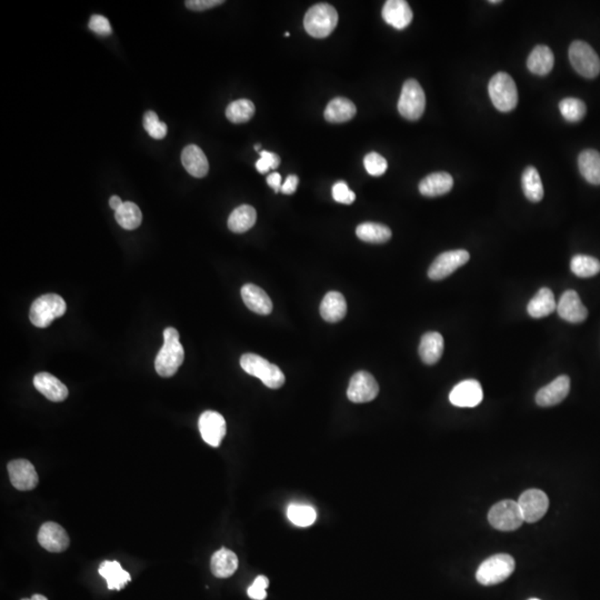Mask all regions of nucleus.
<instances>
[{
  "label": "nucleus",
  "mask_w": 600,
  "mask_h": 600,
  "mask_svg": "<svg viewBox=\"0 0 600 600\" xmlns=\"http://www.w3.org/2000/svg\"><path fill=\"white\" fill-rule=\"evenodd\" d=\"M389 222H391V217H384V219H382V223H384V226H389Z\"/></svg>",
  "instance_id": "26"
},
{
  "label": "nucleus",
  "mask_w": 600,
  "mask_h": 600,
  "mask_svg": "<svg viewBox=\"0 0 600 600\" xmlns=\"http://www.w3.org/2000/svg\"><path fill=\"white\" fill-rule=\"evenodd\" d=\"M50 579L73 600H97L104 590L101 580L73 558L54 562Z\"/></svg>",
  "instance_id": "8"
},
{
  "label": "nucleus",
  "mask_w": 600,
  "mask_h": 600,
  "mask_svg": "<svg viewBox=\"0 0 600 600\" xmlns=\"http://www.w3.org/2000/svg\"><path fill=\"white\" fill-rule=\"evenodd\" d=\"M506 15L494 5L469 9L455 28L459 47L471 57H489L506 39Z\"/></svg>",
  "instance_id": "3"
},
{
  "label": "nucleus",
  "mask_w": 600,
  "mask_h": 600,
  "mask_svg": "<svg viewBox=\"0 0 600 600\" xmlns=\"http://www.w3.org/2000/svg\"><path fill=\"white\" fill-rule=\"evenodd\" d=\"M597 168H599V171H600V146H599V150H597Z\"/></svg>",
  "instance_id": "25"
},
{
  "label": "nucleus",
  "mask_w": 600,
  "mask_h": 600,
  "mask_svg": "<svg viewBox=\"0 0 600 600\" xmlns=\"http://www.w3.org/2000/svg\"><path fill=\"white\" fill-rule=\"evenodd\" d=\"M172 327L178 339L184 341L185 344L200 346L212 337L214 321L204 305L189 302L175 318H172Z\"/></svg>",
  "instance_id": "13"
},
{
  "label": "nucleus",
  "mask_w": 600,
  "mask_h": 600,
  "mask_svg": "<svg viewBox=\"0 0 600 600\" xmlns=\"http://www.w3.org/2000/svg\"><path fill=\"white\" fill-rule=\"evenodd\" d=\"M447 276H449V269H447L443 262H436L430 266V269L427 270L426 276L423 279V289L427 292H439L442 289L443 284H446Z\"/></svg>",
  "instance_id": "22"
},
{
  "label": "nucleus",
  "mask_w": 600,
  "mask_h": 600,
  "mask_svg": "<svg viewBox=\"0 0 600 600\" xmlns=\"http://www.w3.org/2000/svg\"><path fill=\"white\" fill-rule=\"evenodd\" d=\"M216 191L222 203L231 209H244L251 203V187L242 184L234 169L228 165L216 172Z\"/></svg>",
  "instance_id": "15"
},
{
  "label": "nucleus",
  "mask_w": 600,
  "mask_h": 600,
  "mask_svg": "<svg viewBox=\"0 0 600 600\" xmlns=\"http://www.w3.org/2000/svg\"><path fill=\"white\" fill-rule=\"evenodd\" d=\"M419 245L420 238L417 232L401 228V226H392L391 238L384 242V254L391 261H399L404 255L414 254Z\"/></svg>",
  "instance_id": "19"
},
{
  "label": "nucleus",
  "mask_w": 600,
  "mask_h": 600,
  "mask_svg": "<svg viewBox=\"0 0 600 600\" xmlns=\"http://www.w3.org/2000/svg\"><path fill=\"white\" fill-rule=\"evenodd\" d=\"M367 458L388 472H404L408 468V452L397 436L384 427L370 426L362 432Z\"/></svg>",
  "instance_id": "7"
},
{
  "label": "nucleus",
  "mask_w": 600,
  "mask_h": 600,
  "mask_svg": "<svg viewBox=\"0 0 600 600\" xmlns=\"http://www.w3.org/2000/svg\"><path fill=\"white\" fill-rule=\"evenodd\" d=\"M382 165V158L376 150H354L341 161L339 175L347 184L366 185L379 177Z\"/></svg>",
  "instance_id": "14"
},
{
  "label": "nucleus",
  "mask_w": 600,
  "mask_h": 600,
  "mask_svg": "<svg viewBox=\"0 0 600 600\" xmlns=\"http://www.w3.org/2000/svg\"><path fill=\"white\" fill-rule=\"evenodd\" d=\"M499 297L506 304L526 308L534 299V292L531 287L523 284L519 274L507 273L499 280Z\"/></svg>",
  "instance_id": "18"
},
{
  "label": "nucleus",
  "mask_w": 600,
  "mask_h": 600,
  "mask_svg": "<svg viewBox=\"0 0 600 600\" xmlns=\"http://www.w3.org/2000/svg\"><path fill=\"white\" fill-rule=\"evenodd\" d=\"M569 589V579L561 564L551 557H538L523 574L520 593L523 600H561Z\"/></svg>",
  "instance_id": "5"
},
{
  "label": "nucleus",
  "mask_w": 600,
  "mask_h": 600,
  "mask_svg": "<svg viewBox=\"0 0 600 600\" xmlns=\"http://www.w3.org/2000/svg\"><path fill=\"white\" fill-rule=\"evenodd\" d=\"M279 11L292 18H305L335 5L334 0H280Z\"/></svg>",
  "instance_id": "21"
},
{
  "label": "nucleus",
  "mask_w": 600,
  "mask_h": 600,
  "mask_svg": "<svg viewBox=\"0 0 600 600\" xmlns=\"http://www.w3.org/2000/svg\"><path fill=\"white\" fill-rule=\"evenodd\" d=\"M184 300H182L181 296H177V293H169V296H165L164 309L172 318H175V315L184 309Z\"/></svg>",
  "instance_id": "24"
},
{
  "label": "nucleus",
  "mask_w": 600,
  "mask_h": 600,
  "mask_svg": "<svg viewBox=\"0 0 600 600\" xmlns=\"http://www.w3.org/2000/svg\"><path fill=\"white\" fill-rule=\"evenodd\" d=\"M545 249H547L552 261L562 264V266L576 262L582 252L579 239L566 229H555V231L549 232L547 239H545Z\"/></svg>",
  "instance_id": "16"
},
{
  "label": "nucleus",
  "mask_w": 600,
  "mask_h": 600,
  "mask_svg": "<svg viewBox=\"0 0 600 600\" xmlns=\"http://www.w3.org/2000/svg\"><path fill=\"white\" fill-rule=\"evenodd\" d=\"M276 520L270 516L266 494L252 491L245 497V517L232 539V554L242 566L254 567L276 544Z\"/></svg>",
  "instance_id": "1"
},
{
  "label": "nucleus",
  "mask_w": 600,
  "mask_h": 600,
  "mask_svg": "<svg viewBox=\"0 0 600 600\" xmlns=\"http://www.w3.org/2000/svg\"><path fill=\"white\" fill-rule=\"evenodd\" d=\"M574 27L590 43L600 46V0H582L574 11Z\"/></svg>",
  "instance_id": "17"
},
{
  "label": "nucleus",
  "mask_w": 600,
  "mask_h": 600,
  "mask_svg": "<svg viewBox=\"0 0 600 600\" xmlns=\"http://www.w3.org/2000/svg\"><path fill=\"white\" fill-rule=\"evenodd\" d=\"M385 331V319L381 311L364 308L354 312L343 328V341L349 349L364 350L381 341Z\"/></svg>",
  "instance_id": "11"
},
{
  "label": "nucleus",
  "mask_w": 600,
  "mask_h": 600,
  "mask_svg": "<svg viewBox=\"0 0 600 600\" xmlns=\"http://www.w3.org/2000/svg\"><path fill=\"white\" fill-rule=\"evenodd\" d=\"M101 465L97 450L84 440H72L56 447L47 458L44 478L50 489L69 493L79 481L94 474Z\"/></svg>",
  "instance_id": "4"
},
{
  "label": "nucleus",
  "mask_w": 600,
  "mask_h": 600,
  "mask_svg": "<svg viewBox=\"0 0 600 600\" xmlns=\"http://www.w3.org/2000/svg\"><path fill=\"white\" fill-rule=\"evenodd\" d=\"M360 549L370 561L389 567L402 582L417 584L427 576V562L417 549L404 544L384 531H367L360 538Z\"/></svg>",
  "instance_id": "2"
},
{
  "label": "nucleus",
  "mask_w": 600,
  "mask_h": 600,
  "mask_svg": "<svg viewBox=\"0 0 600 600\" xmlns=\"http://www.w3.org/2000/svg\"><path fill=\"white\" fill-rule=\"evenodd\" d=\"M273 244L282 261L293 267L308 266L314 255L308 229L293 217L277 220L273 229Z\"/></svg>",
  "instance_id": "6"
},
{
  "label": "nucleus",
  "mask_w": 600,
  "mask_h": 600,
  "mask_svg": "<svg viewBox=\"0 0 600 600\" xmlns=\"http://www.w3.org/2000/svg\"><path fill=\"white\" fill-rule=\"evenodd\" d=\"M520 471V454L516 443L507 437H496L485 446L481 455V472L485 481L506 484Z\"/></svg>",
  "instance_id": "9"
},
{
  "label": "nucleus",
  "mask_w": 600,
  "mask_h": 600,
  "mask_svg": "<svg viewBox=\"0 0 600 600\" xmlns=\"http://www.w3.org/2000/svg\"><path fill=\"white\" fill-rule=\"evenodd\" d=\"M534 353L539 359L555 366H577L587 357V346L584 341L566 334H545L534 344Z\"/></svg>",
  "instance_id": "12"
},
{
  "label": "nucleus",
  "mask_w": 600,
  "mask_h": 600,
  "mask_svg": "<svg viewBox=\"0 0 600 600\" xmlns=\"http://www.w3.org/2000/svg\"><path fill=\"white\" fill-rule=\"evenodd\" d=\"M401 276L411 284L412 289L423 286V264L417 258H408L401 266Z\"/></svg>",
  "instance_id": "23"
},
{
  "label": "nucleus",
  "mask_w": 600,
  "mask_h": 600,
  "mask_svg": "<svg viewBox=\"0 0 600 600\" xmlns=\"http://www.w3.org/2000/svg\"><path fill=\"white\" fill-rule=\"evenodd\" d=\"M134 44L149 54H164L169 49L164 31L150 22H139L134 31Z\"/></svg>",
  "instance_id": "20"
},
{
  "label": "nucleus",
  "mask_w": 600,
  "mask_h": 600,
  "mask_svg": "<svg viewBox=\"0 0 600 600\" xmlns=\"http://www.w3.org/2000/svg\"><path fill=\"white\" fill-rule=\"evenodd\" d=\"M535 162L526 150L516 146H506L497 150L487 164V177L494 184H519L531 177Z\"/></svg>",
  "instance_id": "10"
}]
</instances>
